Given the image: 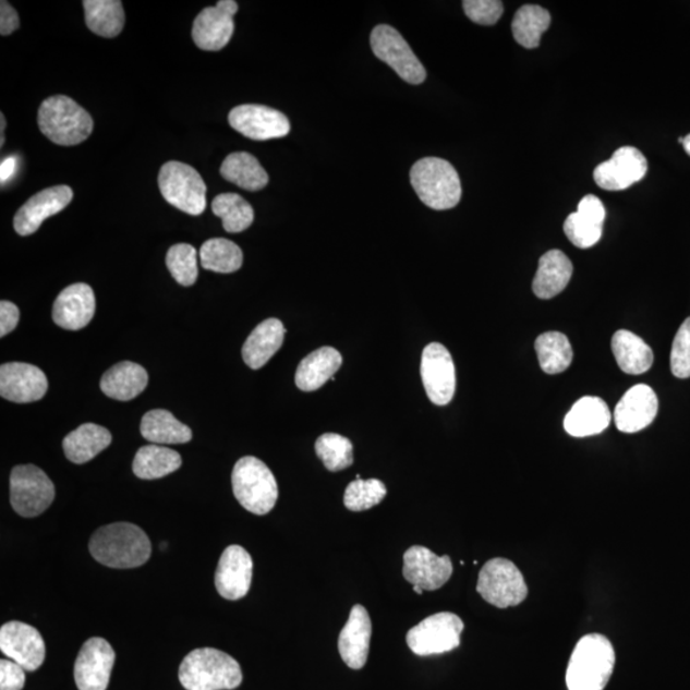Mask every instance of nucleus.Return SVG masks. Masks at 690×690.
<instances>
[{
	"label": "nucleus",
	"mask_w": 690,
	"mask_h": 690,
	"mask_svg": "<svg viewBox=\"0 0 690 690\" xmlns=\"http://www.w3.org/2000/svg\"><path fill=\"white\" fill-rule=\"evenodd\" d=\"M93 558L114 569L144 566L152 556V543L138 525L120 522L95 531L88 544Z\"/></svg>",
	"instance_id": "1"
},
{
	"label": "nucleus",
	"mask_w": 690,
	"mask_h": 690,
	"mask_svg": "<svg viewBox=\"0 0 690 690\" xmlns=\"http://www.w3.org/2000/svg\"><path fill=\"white\" fill-rule=\"evenodd\" d=\"M178 678L187 690H232L241 686L243 675L226 652L197 649L183 658Z\"/></svg>",
	"instance_id": "2"
},
{
	"label": "nucleus",
	"mask_w": 690,
	"mask_h": 690,
	"mask_svg": "<svg viewBox=\"0 0 690 690\" xmlns=\"http://www.w3.org/2000/svg\"><path fill=\"white\" fill-rule=\"evenodd\" d=\"M615 667V651L601 634L584 635L571 654L567 686L569 690H604Z\"/></svg>",
	"instance_id": "3"
},
{
	"label": "nucleus",
	"mask_w": 690,
	"mask_h": 690,
	"mask_svg": "<svg viewBox=\"0 0 690 690\" xmlns=\"http://www.w3.org/2000/svg\"><path fill=\"white\" fill-rule=\"evenodd\" d=\"M37 123L44 136L61 146L84 143L94 130L92 116L64 95L51 96L43 101L37 113Z\"/></svg>",
	"instance_id": "4"
},
{
	"label": "nucleus",
	"mask_w": 690,
	"mask_h": 690,
	"mask_svg": "<svg viewBox=\"0 0 690 690\" xmlns=\"http://www.w3.org/2000/svg\"><path fill=\"white\" fill-rule=\"evenodd\" d=\"M411 183L422 203L434 210H449L462 198V184L455 167L440 158H424L411 169Z\"/></svg>",
	"instance_id": "5"
},
{
	"label": "nucleus",
	"mask_w": 690,
	"mask_h": 690,
	"mask_svg": "<svg viewBox=\"0 0 690 690\" xmlns=\"http://www.w3.org/2000/svg\"><path fill=\"white\" fill-rule=\"evenodd\" d=\"M235 499L256 516H265L276 507L279 489L276 477L263 460L244 457L235 463L232 473Z\"/></svg>",
	"instance_id": "6"
},
{
	"label": "nucleus",
	"mask_w": 690,
	"mask_h": 690,
	"mask_svg": "<svg viewBox=\"0 0 690 690\" xmlns=\"http://www.w3.org/2000/svg\"><path fill=\"white\" fill-rule=\"evenodd\" d=\"M166 202L185 214L202 215L206 209V184L195 168L181 161H168L158 177Z\"/></svg>",
	"instance_id": "7"
},
{
	"label": "nucleus",
	"mask_w": 690,
	"mask_h": 690,
	"mask_svg": "<svg viewBox=\"0 0 690 690\" xmlns=\"http://www.w3.org/2000/svg\"><path fill=\"white\" fill-rule=\"evenodd\" d=\"M477 592L489 605L507 608L521 605L529 595V588L513 561L496 558L481 569Z\"/></svg>",
	"instance_id": "8"
},
{
	"label": "nucleus",
	"mask_w": 690,
	"mask_h": 690,
	"mask_svg": "<svg viewBox=\"0 0 690 690\" xmlns=\"http://www.w3.org/2000/svg\"><path fill=\"white\" fill-rule=\"evenodd\" d=\"M11 504L17 515L25 518L40 516L53 503L56 487L39 467H14L10 479Z\"/></svg>",
	"instance_id": "9"
},
{
	"label": "nucleus",
	"mask_w": 690,
	"mask_h": 690,
	"mask_svg": "<svg viewBox=\"0 0 690 690\" xmlns=\"http://www.w3.org/2000/svg\"><path fill=\"white\" fill-rule=\"evenodd\" d=\"M464 622L452 613H439L422 620L407 634V644L417 656L447 654L460 645Z\"/></svg>",
	"instance_id": "10"
},
{
	"label": "nucleus",
	"mask_w": 690,
	"mask_h": 690,
	"mask_svg": "<svg viewBox=\"0 0 690 690\" xmlns=\"http://www.w3.org/2000/svg\"><path fill=\"white\" fill-rule=\"evenodd\" d=\"M371 49L380 61L395 70L405 83L420 85L426 80V70L404 37L395 27L378 25L371 33Z\"/></svg>",
	"instance_id": "11"
},
{
	"label": "nucleus",
	"mask_w": 690,
	"mask_h": 690,
	"mask_svg": "<svg viewBox=\"0 0 690 690\" xmlns=\"http://www.w3.org/2000/svg\"><path fill=\"white\" fill-rule=\"evenodd\" d=\"M421 377L427 397L436 405H447L456 395L457 375L450 352L440 343L428 344L421 360Z\"/></svg>",
	"instance_id": "12"
},
{
	"label": "nucleus",
	"mask_w": 690,
	"mask_h": 690,
	"mask_svg": "<svg viewBox=\"0 0 690 690\" xmlns=\"http://www.w3.org/2000/svg\"><path fill=\"white\" fill-rule=\"evenodd\" d=\"M228 121L230 128L255 141L281 138L291 132V123L281 111L256 104L230 110Z\"/></svg>",
	"instance_id": "13"
},
{
	"label": "nucleus",
	"mask_w": 690,
	"mask_h": 690,
	"mask_svg": "<svg viewBox=\"0 0 690 690\" xmlns=\"http://www.w3.org/2000/svg\"><path fill=\"white\" fill-rule=\"evenodd\" d=\"M116 652L102 638L86 641L74 664V681L80 690H107Z\"/></svg>",
	"instance_id": "14"
},
{
	"label": "nucleus",
	"mask_w": 690,
	"mask_h": 690,
	"mask_svg": "<svg viewBox=\"0 0 690 690\" xmlns=\"http://www.w3.org/2000/svg\"><path fill=\"white\" fill-rule=\"evenodd\" d=\"M0 650L26 671L39 669L47 655L39 630L22 621L5 622L0 628Z\"/></svg>",
	"instance_id": "15"
},
{
	"label": "nucleus",
	"mask_w": 690,
	"mask_h": 690,
	"mask_svg": "<svg viewBox=\"0 0 690 690\" xmlns=\"http://www.w3.org/2000/svg\"><path fill=\"white\" fill-rule=\"evenodd\" d=\"M237 12L239 3L234 0H220L217 5L199 12L192 27L197 48L207 51L226 48L234 33L233 17Z\"/></svg>",
	"instance_id": "16"
},
{
	"label": "nucleus",
	"mask_w": 690,
	"mask_h": 690,
	"mask_svg": "<svg viewBox=\"0 0 690 690\" xmlns=\"http://www.w3.org/2000/svg\"><path fill=\"white\" fill-rule=\"evenodd\" d=\"M649 162L633 146H622L612 159L596 167L593 178L598 187L606 191H625L641 182L647 174Z\"/></svg>",
	"instance_id": "17"
},
{
	"label": "nucleus",
	"mask_w": 690,
	"mask_h": 690,
	"mask_svg": "<svg viewBox=\"0 0 690 690\" xmlns=\"http://www.w3.org/2000/svg\"><path fill=\"white\" fill-rule=\"evenodd\" d=\"M403 576L413 588L436 591L450 580L452 562L448 555L437 556L424 546H412L403 556Z\"/></svg>",
	"instance_id": "18"
},
{
	"label": "nucleus",
	"mask_w": 690,
	"mask_h": 690,
	"mask_svg": "<svg viewBox=\"0 0 690 690\" xmlns=\"http://www.w3.org/2000/svg\"><path fill=\"white\" fill-rule=\"evenodd\" d=\"M47 391L48 378L39 367L22 362L4 363L0 367V396L10 402H37Z\"/></svg>",
	"instance_id": "19"
},
{
	"label": "nucleus",
	"mask_w": 690,
	"mask_h": 690,
	"mask_svg": "<svg viewBox=\"0 0 690 690\" xmlns=\"http://www.w3.org/2000/svg\"><path fill=\"white\" fill-rule=\"evenodd\" d=\"M73 198L69 185H56L36 194L14 215L13 227L20 235H32L43 222L65 209Z\"/></svg>",
	"instance_id": "20"
},
{
	"label": "nucleus",
	"mask_w": 690,
	"mask_h": 690,
	"mask_svg": "<svg viewBox=\"0 0 690 690\" xmlns=\"http://www.w3.org/2000/svg\"><path fill=\"white\" fill-rule=\"evenodd\" d=\"M252 561L249 552L240 545L228 546L220 556L215 588L219 595L229 601L241 600L247 595L252 583Z\"/></svg>",
	"instance_id": "21"
},
{
	"label": "nucleus",
	"mask_w": 690,
	"mask_h": 690,
	"mask_svg": "<svg viewBox=\"0 0 690 690\" xmlns=\"http://www.w3.org/2000/svg\"><path fill=\"white\" fill-rule=\"evenodd\" d=\"M657 411L658 399L654 389L645 384L635 385L615 408V425L621 433H640L655 421Z\"/></svg>",
	"instance_id": "22"
},
{
	"label": "nucleus",
	"mask_w": 690,
	"mask_h": 690,
	"mask_svg": "<svg viewBox=\"0 0 690 690\" xmlns=\"http://www.w3.org/2000/svg\"><path fill=\"white\" fill-rule=\"evenodd\" d=\"M96 301L93 288L76 283L63 289L53 306V320L65 330H80L92 323Z\"/></svg>",
	"instance_id": "23"
},
{
	"label": "nucleus",
	"mask_w": 690,
	"mask_h": 690,
	"mask_svg": "<svg viewBox=\"0 0 690 690\" xmlns=\"http://www.w3.org/2000/svg\"><path fill=\"white\" fill-rule=\"evenodd\" d=\"M371 634H373V622L366 608L354 605L338 641L340 657L351 669L360 670L366 665Z\"/></svg>",
	"instance_id": "24"
},
{
	"label": "nucleus",
	"mask_w": 690,
	"mask_h": 690,
	"mask_svg": "<svg viewBox=\"0 0 690 690\" xmlns=\"http://www.w3.org/2000/svg\"><path fill=\"white\" fill-rule=\"evenodd\" d=\"M286 332L278 318H267L258 324L242 348L243 361L252 370L264 367L283 346Z\"/></svg>",
	"instance_id": "25"
},
{
	"label": "nucleus",
	"mask_w": 690,
	"mask_h": 690,
	"mask_svg": "<svg viewBox=\"0 0 690 690\" xmlns=\"http://www.w3.org/2000/svg\"><path fill=\"white\" fill-rule=\"evenodd\" d=\"M610 422L612 412L603 399L584 397L571 407L564 428L570 436L588 437L605 432Z\"/></svg>",
	"instance_id": "26"
},
{
	"label": "nucleus",
	"mask_w": 690,
	"mask_h": 690,
	"mask_svg": "<svg viewBox=\"0 0 690 690\" xmlns=\"http://www.w3.org/2000/svg\"><path fill=\"white\" fill-rule=\"evenodd\" d=\"M573 276V264L559 250H552L540 258L533 292L541 300H550L567 288Z\"/></svg>",
	"instance_id": "27"
},
{
	"label": "nucleus",
	"mask_w": 690,
	"mask_h": 690,
	"mask_svg": "<svg viewBox=\"0 0 690 690\" xmlns=\"http://www.w3.org/2000/svg\"><path fill=\"white\" fill-rule=\"evenodd\" d=\"M147 383V371L137 363L125 361L117 363L102 375L100 388L109 398L128 402L138 397Z\"/></svg>",
	"instance_id": "28"
},
{
	"label": "nucleus",
	"mask_w": 690,
	"mask_h": 690,
	"mask_svg": "<svg viewBox=\"0 0 690 690\" xmlns=\"http://www.w3.org/2000/svg\"><path fill=\"white\" fill-rule=\"evenodd\" d=\"M343 363L341 354L332 347H323L302 360L295 373V385L302 391H315L324 387L338 373Z\"/></svg>",
	"instance_id": "29"
},
{
	"label": "nucleus",
	"mask_w": 690,
	"mask_h": 690,
	"mask_svg": "<svg viewBox=\"0 0 690 690\" xmlns=\"http://www.w3.org/2000/svg\"><path fill=\"white\" fill-rule=\"evenodd\" d=\"M612 350L622 373L642 375L654 365V352L635 334L618 330L612 340Z\"/></svg>",
	"instance_id": "30"
},
{
	"label": "nucleus",
	"mask_w": 690,
	"mask_h": 690,
	"mask_svg": "<svg viewBox=\"0 0 690 690\" xmlns=\"http://www.w3.org/2000/svg\"><path fill=\"white\" fill-rule=\"evenodd\" d=\"M110 444L111 434L106 427L85 424L64 437L63 449L72 463L84 464L106 450Z\"/></svg>",
	"instance_id": "31"
},
{
	"label": "nucleus",
	"mask_w": 690,
	"mask_h": 690,
	"mask_svg": "<svg viewBox=\"0 0 690 690\" xmlns=\"http://www.w3.org/2000/svg\"><path fill=\"white\" fill-rule=\"evenodd\" d=\"M140 432L144 439L157 445L185 444L192 440L191 428L166 410L147 412L141 421Z\"/></svg>",
	"instance_id": "32"
},
{
	"label": "nucleus",
	"mask_w": 690,
	"mask_h": 690,
	"mask_svg": "<svg viewBox=\"0 0 690 690\" xmlns=\"http://www.w3.org/2000/svg\"><path fill=\"white\" fill-rule=\"evenodd\" d=\"M220 174L228 182L246 191H259L269 183V175L258 160L244 152L228 155L220 167Z\"/></svg>",
	"instance_id": "33"
},
{
	"label": "nucleus",
	"mask_w": 690,
	"mask_h": 690,
	"mask_svg": "<svg viewBox=\"0 0 690 690\" xmlns=\"http://www.w3.org/2000/svg\"><path fill=\"white\" fill-rule=\"evenodd\" d=\"M180 452L160 445H146L133 460V473L141 480H159L181 469Z\"/></svg>",
	"instance_id": "34"
},
{
	"label": "nucleus",
	"mask_w": 690,
	"mask_h": 690,
	"mask_svg": "<svg viewBox=\"0 0 690 690\" xmlns=\"http://www.w3.org/2000/svg\"><path fill=\"white\" fill-rule=\"evenodd\" d=\"M85 21L90 32L101 37L122 33L125 14L120 0H85Z\"/></svg>",
	"instance_id": "35"
},
{
	"label": "nucleus",
	"mask_w": 690,
	"mask_h": 690,
	"mask_svg": "<svg viewBox=\"0 0 690 690\" xmlns=\"http://www.w3.org/2000/svg\"><path fill=\"white\" fill-rule=\"evenodd\" d=\"M552 24V14L543 7L525 4L516 13L511 32L515 39L525 49H536L541 37Z\"/></svg>",
	"instance_id": "36"
},
{
	"label": "nucleus",
	"mask_w": 690,
	"mask_h": 690,
	"mask_svg": "<svg viewBox=\"0 0 690 690\" xmlns=\"http://www.w3.org/2000/svg\"><path fill=\"white\" fill-rule=\"evenodd\" d=\"M541 368L548 375L561 374L573 361V350L564 334L550 331L541 334L534 343Z\"/></svg>",
	"instance_id": "37"
},
{
	"label": "nucleus",
	"mask_w": 690,
	"mask_h": 690,
	"mask_svg": "<svg viewBox=\"0 0 690 690\" xmlns=\"http://www.w3.org/2000/svg\"><path fill=\"white\" fill-rule=\"evenodd\" d=\"M199 262L204 269L220 274L239 271L243 265V252L232 241L213 239L199 250Z\"/></svg>",
	"instance_id": "38"
},
{
	"label": "nucleus",
	"mask_w": 690,
	"mask_h": 690,
	"mask_svg": "<svg viewBox=\"0 0 690 690\" xmlns=\"http://www.w3.org/2000/svg\"><path fill=\"white\" fill-rule=\"evenodd\" d=\"M211 209L222 220L228 233H241L254 222L252 206L237 194H221L213 199Z\"/></svg>",
	"instance_id": "39"
},
{
	"label": "nucleus",
	"mask_w": 690,
	"mask_h": 690,
	"mask_svg": "<svg viewBox=\"0 0 690 690\" xmlns=\"http://www.w3.org/2000/svg\"><path fill=\"white\" fill-rule=\"evenodd\" d=\"M315 450L326 470L330 472L343 471L354 462L351 440L338 434H324L318 437Z\"/></svg>",
	"instance_id": "40"
},
{
	"label": "nucleus",
	"mask_w": 690,
	"mask_h": 690,
	"mask_svg": "<svg viewBox=\"0 0 690 690\" xmlns=\"http://www.w3.org/2000/svg\"><path fill=\"white\" fill-rule=\"evenodd\" d=\"M387 494V486L380 480H355L346 489L344 506L351 511L368 510L378 506Z\"/></svg>",
	"instance_id": "41"
},
{
	"label": "nucleus",
	"mask_w": 690,
	"mask_h": 690,
	"mask_svg": "<svg viewBox=\"0 0 690 690\" xmlns=\"http://www.w3.org/2000/svg\"><path fill=\"white\" fill-rule=\"evenodd\" d=\"M167 266L178 285L191 287L198 277L197 251L189 243H178L167 254Z\"/></svg>",
	"instance_id": "42"
},
{
	"label": "nucleus",
	"mask_w": 690,
	"mask_h": 690,
	"mask_svg": "<svg viewBox=\"0 0 690 690\" xmlns=\"http://www.w3.org/2000/svg\"><path fill=\"white\" fill-rule=\"evenodd\" d=\"M603 222L592 220L580 213L570 214L564 222V232L578 249H591L603 237Z\"/></svg>",
	"instance_id": "43"
},
{
	"label": "nucleus",
	"mask_w": 690,
	"mask_h": 690,
	"mask_svg": "<svg viewBox=\"0 0 690 690\" xmlns=\"http://www.w3.org/2000/svg\"><path fill=\"white\" fill-rule=\"evenodd\" d=\"M671 373L678 378L690 377V317L681 324L673 341Z\"/></svg>",
	"instance_id": "44"
},
{
	"label": "nucleus",
	"mask_w": 690,
	"mask_h": 690,
	"mask_svg": "<svg viewBox=\"0 0 690 690\" xmlns=\"http://www.w3.org/2000/svg\"><path fill=\"white\" fill-rule=\"evenodd\" d=\"M463 9L474 24L493 26L504 13V4L499 0H464Z\"/></svg>",
	"instance_id": "45"
},
{
	"label": "nucleus",
	"mask_w": 690,
	"mask_h": 690,
	"mask_svg": "<svg viewBox=\"0 0 690 690\" xmlns=\"http://www.w3.org/2000/svg\"><path fill=\"white\" fill-rule=\"evenodd\" d=\"M26 682V670L10 659L0 662V690H22Z\"/></svg>",
	"instance_id": "46"
},
{
	"label": "nucleus",
	"mask_w": 690,
	"mask_h": 690,
	"mask_svg": "<svg viewBox=\"0 0 690 690\" xmlns=\"http://www.w3.org/2000/svg\"><path fill=\"white\" fill-rule=\"evenodd\" d=\"M20 322V310L16 304L10 301L0 302V337L9 336L17 328Z\"/></svg>",
	"instance_id": "47"
},
{
	"label": "nucleus",
	"mask_w": 690,
	"mask_h": 690,
	"mask_svg": "<svg viewBox=\"0 0 690 690\" xmlns=\"http://www.w3.org/2000/svg\"><path fill=\"white\" fill-rule=\"evenodd\" d=\"M578 213L584 215L592 220H596L598 222H603L606 217V210L601 199L595 195H588L581 199L580 205H578Z\"/></svg>",
	"instance_id": "48"
},
{
	"label": "nucleus",
	"mask_w": 690,
	"mask_h": 690,
	"mask_svg": "<svg viewBox=\"0 0 690 690\" xmlns=\"http://www.w3.org/2000/svg\"><path fill=\"white\" fill-rule=\"evenodd\" d=\"M19 27L20 19L16 10H14L9 2L3 0V2L0 3V34L9 36L16 32Z\"/></svg>",
	"instance_id": "49"
},
{
	"label": "nucleus",
	"mask_w": 690,
	"mask_h": 690,
	"mask_svg": "<svg viewBox=\"0 0 690 690\" xmlns=\"http://www.w3.org/2000/svg\"><path fill=\"white\" fill-rule=\"evenodd\" d=\"M17 159L14 157L7 158L0 165V182L4 184L9 182L11 178L16 173Z\"/></svg>",
	"instance_id": "50"
},
{
	"label": "nucleus",
	"mask_w": 690,
	"mask_h": 690,
	"mask_svg": "<svg viewBox=\"0 0 690 690\" xmlns=\"http://www.w3.org/2000/svg\"><path fill=\"white\" fill-rule=\"evenodd\" d=\"M0 118H2V120H0V121H2V130H0V131H2V140H0V145L3 146L4 145L5 118H4L3 114H0Z\"/></svg>",
	"instance_id": "51"
},
{
	"label": "nucleus",
	"mask_w": 690,
	"mask_h": 690,
	"mask_svg": "<svg viewBox=\"0 0 690 690\" xmlns=\"http://www.w3.org/2000/svg\"><path fill=\"white\" fill-rule=\"evenodd\" d=\"M682 146H685V150L690 157V135L685 137V144H682Z\"/></svg>",
	"instance_id": "52"
},
{
	"label": "nucleus",
	"mask_w": 690,
	"mask_h": 690,
	"mask_svg": "<svg viewBox=\"0 0 690 690\" xmlns=\"http://www.w3.org/2000/svg\"><path fill=\"white\" fill-rule=\"evenodd\" d=\"M414 592L417 593V595H422V593H424V590L420 589V588H413Z\"/></svg>",
	"instance_id": "53"
}]
</instances>
